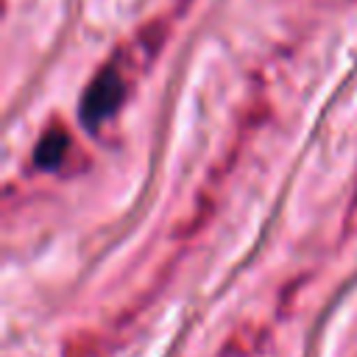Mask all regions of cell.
<instances>
[{
    "mask_svg": "<svg viewBox=\"0 0 357 357\" xmlns=\"http://www.w3.org/2000/svg\"><path fill=\"white\" fill-rule=\"evenodd\" d=\"M126 98V81L114 67H106L95 75V81L86 86L81 98V120L89 128H98L103 120H109Z\"/></svg>",
    "mask_w": 357,
    "mask_h": 357,
    "instance_id": "1",
    "label": "cell"
},
{
    "mask_svg": "<svg viewBox=\"0 0 357 357\" xmlns=\"http://www.w3.org/2000/svg\"><path fill=\"white\" fill-rule=\"evenodd\" d=\"M67 151H70V134H67L64 128L53 126V128H47V131L42 134V139L36 142V148H33V162H36V167H42V170H59V167L64 165Z\"/></svg>",
    "mask_w": 357,
    "mask_h": 357,
    "instance_id": "2",
    "label": "cell"
}]
</instances>
